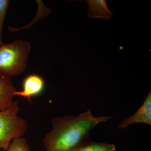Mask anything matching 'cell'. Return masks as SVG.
I'll use <instances>...</instances> for the list:
<instances>
[{"mask_svg": "<svg viewBox=\"0 0 151 151\" xmlns=\"http://www.w3.org/2000/svg\"><path fill=\"white\" fill-rule=\"evenodd\" d=\"M111 116L95 117L90 110L77 116L57 117L52 121V128L43 140L46 151H72L89 140L90 132Z\"/></svg>", "mask_w": 151, "mask_h": 151, "instance_id": "6da1fadb", "label": "cell"}, {"mask_svg": "<svg viewBox=\"0 0 151 151\" xmlns=\"http://www.w3.org/2000/svg\"><path fill=\"white\" fill-rule=\"evenodd\" d=\"M30 45L26 41L17 40L0 46V71L12 76L19 75L26 67Z\"/></svg>", "mask_w": 151, "mask_h": 151, "instance_id": "7a4b0ae2", "label": "cell"}, {"mask_svg": "<svg viewBox=\"0 0 151 151\" xmlns=\"http://www.w3.org/2000/svg\"><path fill=\"white\" fill-rule=\"evenodd\" d=\"M18 101H14L9 108L0 111V149L6 151L12 141L22 137L27 127L26 121L18 116Z\"/></svg>", "mask_w": 151, "mask_h": 151, "instance_id": "3957f363", "label": "cell"}, {"mask_svg": "<svg viewBox=\"0 0 151 151\" xmlns=\"http://www.w3.org/2000/svg\"><path fill=\"white\" fill-rule=\"evenodd\" d=\"M145 124L151 125V90H150L144 103L134 114L122 121L118 127L124 130L132 124Z\"/></svg>", "mask_w": 151, "mask_h": 151, "instance_id": "277c9868", "label": "cell"}, {"mask_svg": "<svg viewBox=\"0 0 151 151\" xmlns=\"http://www.w3.org/2000/svg\"><path fill=\"white\" fill-rule=\"evenodd\" d=\"M45 86L44 80L41 76L37 74H31L25 77L23 81L22 90L16 91L14 95L23 97L31 102L32 97L43 92Z\"/></svg>", "mask_w": 151, "mask_h": 151, "instance_id": "5b68a950", "label": "cell"}, {"mask_svg": "<svg viewBox=\"0 0 151 151\" xmlns=\"http://www.w3.org/2000/svg\"><path fill=\"white\" fill-rule=\"evenodd\" d=\"M16 91L11 76L0 71V111L6 110L12 105Z\"/></svg>", "mask_w": 151, "mask_h": 151, "instance_id": "8992f818", "label": "cell"}, {"mask_svg": "<svg viewBox=\"0 0 151 151\" xmlns=\"http://www.w3.org/2000/svg\"><path fill=\"white\" fill-rule=\"evenodd\" d=\"M88 4L87 15L91 18L102 19L109 21L113 12L108 9L105 0H86Z\"/></svg>", "mask_w": 151, "mask_h": 151, "instance_id": "52a82bcc", "label": "cell"}, {"mask_svg": "<svg viewBox=\"0 0 151 151\" xmlns=\"http://www.w3.org/2000/svg\"><path fill=\"white\" fill-rule=\"evenodd\" d=\"M116 148L113 144L97 143L89 140L81 144L72 151H115Z\"/></svg>", "mask_w": 151, "mask_h": 151, "instance_id": "ba28073f", "label": "cell"}, {"mask_svg": "<svg viewBox=\"0 0 151 151\" xmlns=\"http://www.w3.org/2000/svg\"><path fill=\"white\" fill-rule=\"evenodd\" d=\"M6 151H30V149L27 140L19 137L13 140Z\"/></svg>", "mask_w": 151, "mask_h": 151, "instance_id": "9c48e42d", "label": "cell"}, {"mask_svg": "<svg viewBox=\"0 0 151 151\" xmlns=\"http://www.w3.org/2000/svg\"><path fill=\"white\" fill-rule=\"evenodd\" d=\"M9 3V0H0V46L4 44L2 40L3 24Z\"/></svg>", "mask_w": 151, "mask_h": 151, "instance_id": "30bf717a", "label": "cell"}]
</instances>
